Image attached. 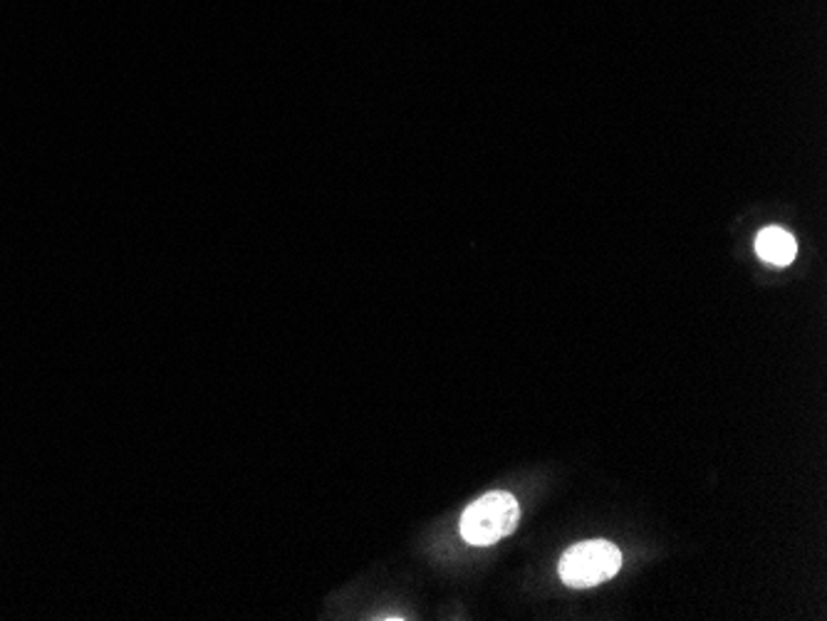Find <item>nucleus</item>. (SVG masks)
<instances>
[{
  "label": "nucleus",
  "mask_w": 827,
  "mask_h": 621,
  "mask_svg": "<svg viewBox=\"0 0 827 621\" xmlns=\"http://www.w3.org/2000/svg\"><path fill=\"white\" fill-rule=\"evenodd\" d=\"M518 520H521V506L511 492H488L466 508L461 518V537L478 547L496 545L513 533Z\"/></svg>",
  "instance_id": "f257e3e1"
},
{
  "label": "nucleus",
  "mask_w": 827,
  "mask_h": 621,
  "mask_svg": "<svg viewBox=\"0 0 827 621\" xmlns=\"http://www.w3.org/2000/svg\"><path fill=\"white\" fill-rule=\"evenodd\" d=\"M622 568V552L607 540H587L562 555L558 564L560 580L572 589H589L612 580Z\"/></svg>",
  "instance_id": "f03ea898"
},
{
  "label": "nucleus",
  "mask_w": 827,
  "mask_h": 621,
  "mask_svg": "<svg viewBox=\"0 0 827 621\" xmlns=\"http://www.w3.org/2000/svg\"><path fill=\"white\" fill-rule=\"evenodd\" d=\"M756 253H758L761 260L786 268V265L795 260L798 243H795L793 235L783 231V228L770 226V228H763V231L758 233Z\"/></svg>",
  "instance_id": "7ed1b4c3"
}]
</instances>
